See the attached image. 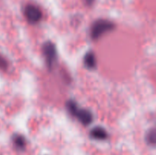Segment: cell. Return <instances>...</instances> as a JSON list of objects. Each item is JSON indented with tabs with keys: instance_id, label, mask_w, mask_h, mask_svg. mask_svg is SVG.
Returning <instances> with one entry per match:
<instances>
[{
	"instance_id": "8992f818",
	"label": "cell",
	"mask_w": 156,
	"mask_h": 155,
	"mask_svg": "<svg viewBox=\"0 0 156 155\" xmlns=\"http://www.w3.org/2000/svg\"><path fill=\"white\" fill-rule=\"evenodd\" d=\"M12 140L13 146L17 150L22 151L26 148L27 141H26V138L23 135H20V134H15V135H13Z\"/></svg>"
},
{
	"instance_id": "6da1fadb",
	"label": "cell",
	"mask_w": 156,
	"mask_h": 155,
	"mask_svg": "<svg viewBox=\"0 0 156 155\" xmlns=\"http://www.w3.org/2000/svg\"><path fill=\"white\" fill-rule=\"evenodd\" d=\"M66 106L69 113L76 117L84 126H88L93 122L94 116L91 111L85 109H81L75 100H68L66 103Z\"/></svg>"
},
{
	"instance_id": "52a82bcc",
	"label": "cell",
	"mask_w": 156,
	"mask_h": 155,
	"mask_svg": "<svg viewBox=\"0 0 156 155\" xmlns=\"http://www.w3.org/2000/svg\"><path fill=\"white\" fill-rule=\"evenodd\" d=\"M84 65L88 69H94L97 65V59L94 52L89 51L84 56Z\"/></svg>"
},
{
	"instance_id": "7a4b0ae2",
	"label": "cell",
	"mask_w": 156,
	"mask_h": 155,
	"mask_svg": "<svg viewBox=\"0 0 156 155\" xmlns=\"http://www.w3.org/2000/svg\"><path fill=\"white\" fill-rule=\"evenodd\" d=\"M115 28L114 22L108 19H98L93 22L90 28V36L94 40L101 37L104 34Z\"/></svg>"
},
{
	"instance_id": "9c48e42d",
	"label": "cell",
	"mask_w": 156,
	"mask_h": 155,
	"mask_svg": "<svg viewBox=\"0 0 156 155\" xmlns=\"http://www.w3.org/2000/svg\"><path fill=\"white\" fill-rule=\"evenodd\" d=\"M8 68H9V62L2 55L0 54V69L7 70Z\"/></svg>"
},
{
	"instance_id": "277c9868",
	"label": "cell",
	"mask_w": 156,
	"mask_h": 155,
	"mask_svg": "<svg viewBox=\"0 0 156 155\" xmlns=\"http://www.w3.org/2000/svg\"><path fill=\"white\" fill-rule=\"evenodd\" d=\"M42 53L47 68L51 70L57 59V51H56V46L50 41H47L43 44Z\"/></svg>"
},
{
	"instance_id": "3957f363",
	"label": "cell",
	"mask_w": 156,
	"mask_h": 155,
	"mask_svg": "<svg viewBox=\"0 0 156 155\" xmlns=\"http://www.w3.org/2000/svg\"><path fill=\"white\" fill-rule=\"evenodd\" d=\"M23 14L27 22L30 24H38L43 18V12L40 6L34 3L24 5Z\"/></svg>"
},
{
	"instance_id": "ba28073f",
	"label": "cell",
	"mask_w": 156,
	"mask_h": 155,
	"mask_svg": "<svg viewBox=\"0 0 156 155\" xmlns=\"http://www.w3.org/2000/svg\"><path fill=\"white\" fill-rule=\"evenodd\" d=\"M146 141L149 145L156 146V128H152L146 135Z\"/></svg>"
},
{
	"instance_id": "5b68a950",
	"label": "cell",
	"mask_w": 156,
	"mask_h": 155,
	"mask_svg": "<svg viewBox=\"0 0 156 155\" xmlns=\"http://www.w3.org/2000/svg\"><path fill=\"white\" fill-rule=\"evenodd\" d=\"M90 137L97 141H105L108 138V133L103 127L96 126L90 131Z\"/></svg>"
},
{
	"instance_id": "30bf717a",
	"label": "cell",
	"mask_w": 156,
	"mask_h": 155,
	"mask_svg": "<svg viewBox=\"0 0 156 155\" xmlns=\"http://www.w3.org/2000/svg\"><path fill=\"white\" fill-rule=\"evenodd\" d=\"M95 0H84V2L86 5L88 6H91L94 3Z\"/></svg>"
}]
</instances>
